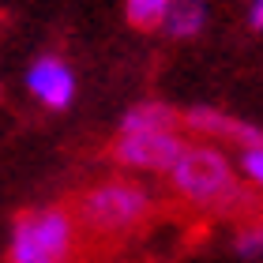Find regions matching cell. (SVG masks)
<instances>
[{
    "label": "cell",
    "mask_w": 263,
    "mask_h": 263,
    "mask_svg": "<svg viewBox=\"0 0 263 263\" xmlns=\"http://www.w3.org/2000/svg\"><path fill=\"white\" fill-rule=\"evenodd\" d=\"M248 27L263 30V0H252V8H248Z\"/></svg>",
    "instance_id": "cell-11"
},
{
    "label": "cell",
    "mask_w": 263,
    "mask_h": 263,
    "mask_svg": "<svg viewBox=\"0 0 263 263\" xmlns=\"http://www.w3.org/2000/svg\"><path fill=\"white\" fill-rule=\"evenodd\" d=\"M27 87L49 109H64L76 98V76H71V68L61 57H38L27 71Z\"/></svg>",
    "instance_id": "cell-6"
},
{
    "label": "cell",
    "mask_w": 263,
    "mask_h": 263,
    "mask_svg": "<svg viewBox=\"0 0 263 263\" xmlns=\"http://www.w3.org/2000/svg\"><path fill=\"white\" fill-rule=\"evenodd\" d=\"M241 173L248 177V184L263 188V147H252V151H241Z\"/></svg>",
    "instance_id": "cell-10"
},
{
    "label": "cell",
    "mask_w": 263,
    "mask_h": 263,
    "mask_svg": "<svg viewBox=\"0 0 263 263\" xmlns=\"http://www.w3.org/2000/svg\"><path fill=\"white\" fill-rule=\"evenodd\" d=\"M71 214H76L79 230H87L90 237L121 241V237L136 233L151 222L154 199L136 181H102V184H90L87 192H79Z\"/></svg>",
    "instance_id": "cell-2"
},
{
    "label": "cell",
    "mask_w": 263,
    "mask_h": 263,
    "mask_svg": "<svg viewBox=\"0 0 263 263\" xmlns=\"http://www.w3.org/2000/svg\"><path fill=\"white\" fill-rule=\"evenodd\" d=\"M188 143L177 132H121L109 147V158L143 173H170L181 162Z\"/></svg>",
    "instance_id": "cell-4"
},
{
    "label": "cell",
    "mask_w": 263,
    "mask_h": 263,
    "mask_svg": "<svg viewBox=\"0 0 263 263\" xmlns=\"http://www.w3.org/2000/svg\"><path fill=\"white\" fill-rule=\"evenodd\" d=\"M76 241L79 222L68 207H34L15 218L4 263H71Z\"/></svg>",
    "instance_id": "cell-3"
},
{
    "label": "cell",
    "mask_w": 263,
    "mask_h": 263,
    "mask_svg": "<svg viewBox=\"0 0 263 263\" xmlns=\"http://www.w3.org/2000/svg\"><path fill=\"white\" fill-rule=\"evenodd\" d=\"M184 128L199 132V136H211V139H230L241 151L263 147V132L256 124H245V121H237V117H226L222 109H211V105H192V109H184Z\"/></svg>",
    "instance_id": "cell-5"
},
{
    "label": "cell",
    "mask_w": 263,
    "mask_h": 263,
    "mask_svg": "<svg viewBox=\"0 0 263 263\" xmlns=\"http://www.w3.org/2000/svg\"><path fill=\"white\" fill-rule=\"evenodd\" d=\"M177 124H184V113L165 102H139L121 117V132H177Z\"/></svg>",
    "instance_id": "cell-7"
},
{
    "label": "cell",
    "mask_w": 263,
    "mask_h": 263,
    "mask_svg": "<svg viewBox=\"0 0 263 263\" xmlns=\"http://www.w3.org/2000/svg\"><path fill=\"white\" fill-rule=\"evenodd\" d=\"M170 184L184 203L214 214H256V196L237 181L233 165L226 162L222 151L188 143L181 162L170 170Z\"/></svg>",
    "instance_id": "cell-1"
},
{
    "label": "cell",
    "mask_w": 263,
    "mask_h": 263,
    "mask_svg": "<svg viewBox=\"0 0 263 263\" xmlns=\"http://www.w3.org/2000/svg\"><path fill=\"white\" fill-rule=\"evenodd\" d=\"M170 4H173V0H128L124 15H128L132 27L154 30V27H165V19H170Z\"/></svg>",
    "instance_id": "cell-9"
},
{
    "label": "cell",
    "mask_w": 263,
    "mask_h": 263,
    "mask_svg": "<svg viewBox=\"0 0 263 263\" xmlns=\"http://www.w3.org/2000/svg\"><path fill=\"white\" fill-rule=\"evenodd\" d=\"M203 23H207V4L203 0H173L165 30H170V38H192V34L203 30Z\"/></svg>",
    "instance_id": "cell-8"
}]
</instances>
